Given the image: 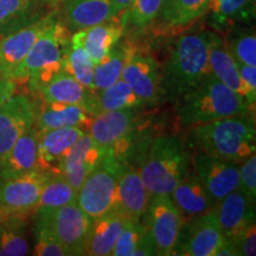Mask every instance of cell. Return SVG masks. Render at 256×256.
Returning a JSON list of instances; mask_svg holds the SVG:
<instances>
[{"instance_id":"6da1fadb","label":"cell","mask_w":256,"mask_h":256,"mask_svg":"<svg viewBox=\"0 0 256 256\" xmlns=\"http://www.w3.org/2000/svg\"><path fill=\"white\" fill-rule=\"evenodd\" d=\"M209 72V31L182 34L160 75L162 96L177 102Z\"/></svg>"},{"instance_id":"7a4b0ae2","label":"cell","mask_w":256,"mask_h":256,"mask_svg":"<svg viewBox=\"0 0 256 256\" xmlns=\"http://www.w3.org/2000/svg\"><path fill=\"white\" fill-rule=\"evenodd\" d=\"M255 121L252 115L196 124L188 134V147L236 164L255 154Z\"/></svg>"},{"instance_id":"3957f363","label":"cell","mask_w":256,"mask_h":256,"mask_svg":"<svg viewBox=\"0 0 256 256\" xmlns=\"http://www.w3.org/2000/svg\"><path fill=\"white\" fill-rule=\"evenodd\" d=\"M176 104L179 121L183 127L226 118L246 116L254 110L244 98L223 84L211 72Z\"/></svg>"},{"instance_id":"277c9868","label":"cell","mask_w":256,"mask_h":256,"mask_svg":"<svg viewBox=\"0 0 256 256\" xmlns=\"http://www.w3.org/2000/svg\"><path fill=\"white\" fill-rule=\"evenodd\" d=\"M188 166L186 144L177 136L166 134L153 140L139 172L150 197L171 196L188 174Z\"/></svg>"},{"instance_id":"5b68a950","label":"cell","mask_w":256,"mask_h":256,"mask_svg":"<svg viewBox=\"0 0 256 256\" xmlns=\"http://www.w3.org/2000/svg\"><path fill=\"white\" fill-rule=\"evenodd\" d=\"M69 44V30L58 14L19 64L14 80H28L31 90L37 92L64 69Z\"/></svg>"},{"instance_id":"8992f818","label":"cell","mask_w":256,"mask_h":256,"mask_svg":"<svg viewBox=\"0 0 256 256\" xmlns=\"http://www.w3.org/2000/svg\"><path fill=\"white\" fill-rule=\"evenodd\" d=\"M122 162L107 150L101 162L88 176L78 192L76 203L90 220L115 211L118 208V185L124 170Z\"/></svg>"},{"instance_id":"52a82bcc","label":"cell","mask_w":256,"mask_h":256,"mask_svg":"<svg viewBox=\"0 0 256 256\" xmlns=\"http://www.w3.org/2000/svg\"><path fill=\"white\" fill-rule=\"evenodd\" d=\"M38 222L46 223L69 255H84L92 220L76 202L51 211L36 214Z\"/></svg>"},{"instance_id":"ba28073f","label":"cell","mask_w":256,"mask_h":256,"mask_svg":"<svg viewBox=\"0 0 256 256\" xmlns=\"http://www.w3.org/2000/svg\"><path fill=\"white\" fill-rule=\"evenodd\" d=\"M144 216L146 228L156 242V254L174 255L185 220L171 196L150 197Z\"/></svg>"},{"instance_id":"9c48e42d","label":"cell","mask_w":256,"mask_h":256,"mask_svg":"<svg viewBox=\"0 0 256 256\" xmlns=\"http://www.w3.org/2000/svg\"><path fill=\"white\" fill-rule=\"evenodd\" d=\"M52 177L40 168L0 182V216L28 212L34 209L44 185Z\"/></svg>"},{"instance_id":"30bf717a","label":"cell","mask_w":256,"mask_h":256,"mask_svg":"<svg viewBox=\"0 0 256 256\" xmlns=\"http://www.w3.org/2000/svg\"><path fill=\"white\" fill-rule=\"evenodd\" d=\"M58 14V11L49 12L32 24L0 40V78L14 80L19 64L23 62L37 38Z\"/></svg>"},{"instance_id":"8fae6325","label":"cell","mask_w":256,"mask_h":256,"mask_svg":"<svg viewBox=\"0 0 256 256\" xmlns=\"http://www.w3.org/2000/svg\"><path fill=\"white\" fill-rule=\"evenodd\" d=\"M121 80L142 98L145 106H156L162 100L160 72L156 60L145 52L130 49L124 62Z\"/></svg>"},{"instance_id":"7c38bea8","label":"cell","mask_w":256,"mask_h":256,"mask_svg":"<svg viewBox=\"0 0 256 256\" xmlns=\"http://www.w3.org/2000/svg\"><path fill=\"white\" fill-rule=\"evenodd\" d=\"M194 172L202 179L214 200L218 202L238 188L240 165L197 151L192 159Z\"/></svg>"},{"instance_id":"4fadbf2b","label":"cell","mask_w":256,"mask_h":256,"mask_svg":"<svg viewBox=\"0 0 256 256\" xmlns=\"http://www.w3.org/2000/svg\"><path fill=\"white\" fill-rule=\"evenodd\" d=\"M36 110L26 95H12L0 108V162L16 142L34 126Z\"/></svg>"},{"instance_id":"5bb4252c","label":"cell","mask_w":256,"mask_h":256,"mask_svg":"<svg viewBox=\"0 0 256 256\" xmlns=\"http://www.w3.org/2000/svg\"><path fill=\"white\" fill-rule=\"evenodd\" d=\"M107 150L96 144L89 133H84L64 156L60 176L78 192L89 174L100 164Z\"/></svg>"},{"instance_id":"9a60e30c","label":"cell","mask_w":256,"mask_h":256,"mask_svg":"<svg viewBox=\"0 0 256 256\" xmlns=\"http://www.w3.org/2000/svg\"><path fill=\"white\" fill-rule=\"evenodd\" d=\"M185 242L176 246L174 255L215 256V252L224 241V236L217 223L212 210L194 218L188 220Z\"/></svg>"},{"instance_id":"2e32d148","label":"cell","mask_w":256,"mask_h":256,"mask_svg":"<svg viewBox=\"0 0 256 256\" xmlns=\"http://www.w3.org/2000/svg\"><path fill=\"white\" fill-rule=\"evenodd\" d=\"M224 238L236 242L249 224L255 222V202L236 188L212 208Z\"/></svg>"},{"instance_id":"e0dca14e","label":"cell","mask_w":256,"mask_h":256,"mask_svg":"<svg viewBox=\"0 0 256 256\" xmlns=\"http://www.w3.org/2000/svg\"><path fill=\"white\" fill-rule=\"evenodd\" d=\"M84 133L76 127L38 130L37 168L50 176H60L64 156Z\"/></svg>"},{"instance_id":"ac0fdd59","label":"cell","mask_w":256,"mask_h":256,"mask_svg":"<svg viewBox=\"0 0 256 256\" xmlns=\"http://www.w3.org/2000/svg\"><path fill=\"white\" fill-rule=\"evenodd\" d=\"M209 70L223 84L244 98L249 107L254 110L256 98H252L243 84L240 78L238 62L223 38L214 31H209Z\"/></svg>"},{"instance_id":"d6986e66","label":"cell","mask_w":256,"mask_h":256,"mask_svg":"<svg viewBox=\"0 0 256 256\" xmlns=\"http://www.w3.org/2000/svg\"><path fill=\"white\" fill-rule=\"evenodd\" d=\"M139 112L136 108L104 110L92 118L88 133L102 148L108 150L130 134L136 126Z\"/></svg>"},{"instance_id":"ffe728a7","label":"cell","mask_w":256,"mask_h":256,"mask_svg":"<svg viewBox=\"0 0 256 256\" xmlns=\"http://www.w3.org/2000/svg\"><path fill=\"white\" fill-rule=\"evenodd\" d=\"M37 92L48 104L60 102V104L81 106L83 110L94 118L96 92L86 88L72 74L64 69L56 74L46 84L40 86Z\"/></svg>"},{"instance_id":"44dd1931","label":"cell","mask_w":256,"mask_h":256,"mask_svg":"<svg viewBox=\"0 0 256 256\" xmlns=\"http://www.w3.org/2000/svg\"><path fill=\"white\" fill-rule=\"evenodd\" d=\"M171 198L185 220L209 212L215 206L210 192L194 171L188 172L172 191Z\"/></svg>"},{"instance_id":"7402d4cb","label":"cell","mask_w":256,"mask_h":256,"mask_svg":"<svg viewBox=\"0 0 256 256\" xmlns=\"http://www.w3.org/2000/svg\"><path fill=\"white\" fill-rule=\"evenodd\" d=\"M120 14L113 0H64V20L69 32L87 28Z\"/></svg>"},{"instance_id":"603a6c76","label":"cell","mask_w":256,"mask_h":256,"mask_svg":"<svg viewBox=\"0 0 256 256\" xmlns=\"http://www.w3.org/2000/svg\"><path fill=\"white\" fill-rule=\"evenodd\" d=\"M150 194L144 184L139 170L126 168L118 185L116 210L130 220H140L145 214Z\"/></svg>"},{"instance_id":"cb8c5ba5","label":"cell","mask_w":256,"mask_h":256,"mask_svg":"<svg viewBox=\"0 0 256 256\" xmlns=\"http://www.w3.org/2000/svg\"><path fill=\"white\" fill-rule=\"evenodd\" d=\"M127 218L118 210L92 220L84 255L108 256L112 254L115 242L122 232Z\"/></svg>"},{"instance_id":"d4e9b609","label":"cell","mask_w":256,"mask_h":256,"mask_svg":"<svg viewBox=\"0 0 256 256\" xmlns=\"http://www.w3.org/2000/svg\"><path fill=\"white\" fill-rule=\"evenodd\" d=\"M38 130L34 126L28 128L16 142L6 158L0 162V178L10 179L37 168Z\"/></svg>"},{"instance_id":"484cf974","label":"cell","mask_w":256,"mask_h":256,"mask_svg":"<svg viewBox=\"0 0 256 256\" xmlns=\"http://www.w3.org/2000/svg\"><path fill=\"white\" fill-rule=\"evenodd\" d=\"M92 121L81 106L50 102L34 116V128L37 130H55V128L76 127L88 133Z\"/></svg>"},{"instance_id":"4316f807","label":"cell","mask_w":256,"mask_h":256,"mask_svg":"<svg viewBox=\"0 0 256 256\" xmlns=\"http://www.w3.org/2000/svg\"><path fill=\"white\" fill-rule=\"evenodd\" d=\"M124 30L126 25L124 23L122 17L121 16L119 17V14L104 23L82 28L83 44L94 64L100 62L119 43Z\"/></svg>"},{"instance_id":"83f0119b","label":"cell","mask_w":256,"mask_h":256,"mask_svg":"<svg viewBox=\"0 0 256 256\" xmlns=\"http://www.w3.org/2000/svg\"><path fill=\"white\" fill-rule=\"evenodd\" d=\"M43 0H0V37L43 17Z\"/></svg>"},{"instance_id":"f1b7e54d","label":"cell","mask_w":256,"mask_h":256,"mask_svg":"<svg viewBox=\"0 0 256 256\" xmlns=\"http://www.w3.org/2000/svg\"><path fill=\"white\" fill-rule=\"evenodd\" d=\"M209 24L223 31L238 24H250L255 18V0H211Z\"/></svg>"},{"instance_id":"f546056e","label":"cell","mask_w":256,"mask_h":256,"mask_svg":"<svg viewBox=\"0 0 256 256\" xmlns=\"http://www.w3.org/2000/svg\"><path fill=\"white\" fill-rule=\"evenodd\" d=\"M132 46L128 43H118L110 52L94 66L92 88L95 92L110 87L121 78V74Z\"/></svg>"},{"instance_id":"4dcf8cb0","label":"cell","mask_w":256,"mask_h":256,"mask_svg":"<svg viewBox=\"0 0 256 256\" xmlns=\"http://www.w3.org/2000/svg\"><path fill=\"white\" fill-rule=\"evenodd\" d=\"M94 62L89 56L84 44H83L81 30L75 31L70 37V44L66 50V66L64 70L75 78L86 88L94 90L92 88V72H94ZM95 92V90H94Z\"/></svg>"},{"instance_id":"1f68e13d","label":"cell","mask_w":256,"mask_h":256,"mask_svg":"<svg viewBox=\"0 0 256 256\" xmlns=\"http://www.w3.org/2000/svg\"><path fill=\"white\" fill-rule=\"evenodd\" d=\"M146 107L142 98L134 92L124 80L95 92V115L104 110Z\"/></svg>"},{"instance_id":"d6a6232c","label":"cell","mask_w":256,"mask_h":256,"mask_svg":"<svg viewBox=\"0 0 256 256\" xmlns=\"http://www.w3.org/2000/svg\"><path fill=\"white\" fill-rule=\"evenodd\" d=\"M211 0H174L160 22L166 28H185L196 22L208 11Z\"/></svg>"},{"instance_id":"836d02e7","label":"cell","mask_w":256,"mask_h":256,"mask_svg":"<svg viewBox=\"0 0 256 256\" xmlns=\"http://www.w3.org/2000/svg\"><path fill=\"white\" fill-rule=\"evenodd\" d=\"M78 192L66 180L63 176H52L44 185L43 190L34 209L40 211H51L57 208L76 202Z\"/></svg>"},{"instance_id":"e575fe53","label":"cell","mask_w":256,"mask_h":256,"mask_svg":"<svg viewBox=\"0 0 256 256\" xmlns=\"http://www.w3.org/2000/svg\"><path fill=\"white\" fill-rule=\"evenodd\" d=\"M226 46L238 63L256 66V36L254 28L235 25L232 28Z\"/></svg>"},{"instance_id":"d590c367","label":"cell","mask_w":256,"mask_h":256,"mask_svg":"<svg viewBox=\"0 0 256 256\" xmlns=\"http://www.w3.org/2000/svg\"><path fill=\"white\" fill-rule=\"evenodd\" d=\"M162 0H132L130 5L121 12V17L127 26L136 34L146 31L158 18Z\"/></svg>"},{"instance_id":"8d00e7d4","label":"cell","mask_w":256,"mask_h":256,"mask_svg":"<svg viewBox=\"0 0 256 256\" xmlns=\"http://www.w3.org/2000/svg\"><path fill=\"white\" fill-rule=\"evenodd\" d=\"M28 252V242L23 222L11 220L0 226V256H24Z\"/></svg>"},{"instance_id":"74e56055","label":"cell","mask_w":256,"mask_h":256,"mask_svg":"<svg viewBox=\"0 0 256 256\" xmlns=\"http://www.w3.org/2000/svg\"><path fill=\"white\" fill-rule=\"evenodd\" d=\"M36 256H66L68 250L55 238L46 223L36 220V244L34 248Z\"/></svg>"},{"instance_id":"f35d334b","label":"cell","mask_w":256,"mask_h":256,"mask_svg":"<svg viewBox=\"0 0 256 256\" xmlns=\"http://www.w3.org/2000/svg\"><path fill=\"white\" fill-rule=\"evenodd\" d=\"M145 230V224L142 220H128L122 232L115 242L112 254L113 256H133L140 236Z\"/></svg>"},{"instance_id":"ab89813d","label":"cell","mask_w":256,"mask_h":256,"mask_svg":"<svg viewBox=\"0 0 256 256\" xmlns=\"http://www.w3.org/2000/svg\"><path fill=\"white\" fill-rule=\"evenodd\" d=\"M240 168L238 188L246 196L255 202L256 198V156L252 154L243 160Z\"/></svg>"},{"instance_id":"60d3db41","label":"cell","mask_w":256,"mask_h":256,"mask_svg":"<svg viewBox=\"0 0 256 256\" xmlns=\"http://www.w3.org/2000/svg\"><path fill=\"white\" fill-rule=\"evenodd\" d=\"M238 255L255 256L256 254V229L255 222L249 224L238 238L236 240Z\"/></svg>"},{"instance_id":"b9f144b4","label":"cell","mask_w":256,"mask_h":256,"mask_svg":"<svg viewBox=\"0 0 256 256\" xmlns=\"http://www.w3.org/2000/svg\"><path fill=\"white\" fill-rule=\"evenodd\" d=\"M151 255H158L156 254V242L153 240L152 234L150 230L146 228L144 230L142 236H140L139 241L136 247V250L133 252V256H151Z\"/></svg>"},{"instance_id":"7bdbcfd3","label":"cell","mask_w":256,"mask_h":256,"mask_svg":"<svg viewBox=\"0 0 256 256\" xmlns=\"http://www.w3.org/2000/svg\"><path fill=\"white\" fill-rule=\"evenodd\" d=\"M238 64V72L243 84L248 89L252 98H256V68L247 64Z\"/></svg>"},{"instance_id":"ee69618b","label":"cell","mask_w":256,"mask_h":256,"mask_svg":"<svg viewBox=\"0 0 256 256\" xmlns=\"http://www.w3.org/2000/svg\"><path fill=\"white\" fill-rule=\"evenodd\" d=\"M16 92V81L14 80H8L0 78V108L6 101L14 95Z\"/></svg>"},{"instance_id":"f6af8a7d","label":"cell","mask_w":256,"mask_h":256,"mask_svg":"<svg viewBox=\"0 0 256 256\" xmlns=\"http://www.w3.org/2000/svg\"><path fill=\"white\" fill-rule=\"evenodd\" d=\"M238 246L236 242L232 241V240L224 238L222 244L220 246L215 252V256H238Z\"/></svg>"},{"instance_id":"bcb514c9","label":"cell","mask_w":256,"mask_h":256,"mask_svg":"<svg viewBox=\"0 0 256 256\" xmlns=\"http://www.w3.org/2000/svg\"><path fill=\"white\" fill-rule=\"evenodd\" d=\"M130 2H132V0H113V4L119 14L124 11L130 5Z\"/></svg>"},{"instance_id":"7dc6e473","label":"cell","mask_w":256,"mask_h":256,"mask_svg":"<svg viewBox=\"0 0 256 256\" xmlns=\"http://www.w3.org/2000/svg\"><path fill=\"white\" fill-rule=\"evenodd\" d=\"M172 2H174V0H162V6H160V11H159L158 17H160V16H162L166 11H168V8L172 4Z\"/></svg>"},{"instance_id":"c3c4849f","label":"cell","mask_w":256,"mask_h":256,"mask_svg":"<svg viewBox=\"0 0 256 256\" xmlns=\"http://www.w3.org/2000/svg\"><path fill=\"white\" fill-rule=\"evenodd\" d=\"M43 2H46V4H49V5H57V4H60V2H64V0H43Z\"/></svg>"},{"instance_id":"681fc988","label":"cell","mask_w":256,"mask_h":256,"mask_svg":"<svg viewBox=\"0 0 256 256\" xmlns=\"http://www.w3.org/2000/svg\"><path fill=\"white\" fill-rule=\"evenodd\" d=\"M2 216H0V223H2Z\"/></svg>"},{"instance_id":"f907efd6","label":"cell","mask_w":256,"mask_h":256,"mask_svg":"<svg viewBox=\"0 0 256 256\" xmlns=\"http://www.w3.org/2000/svg\"><path fill=\"white\" fill-rule=\"evenodd\" d=\"M0 182H2V178H0Z\"/></svg>"},{"instance_id":"816d5d0a","label":"cell","mask_w":256,"mask_h":256,"mask_svg":"<svg viewBox=\"0 0 256 256\" xmlns=\"http://www.w3.org/2000/svg\"><path fill=\"white\" fill-rule=\"evenodd\" d=\"M0 40H2V37H0Z\"/></svg>"}]
</instances>
